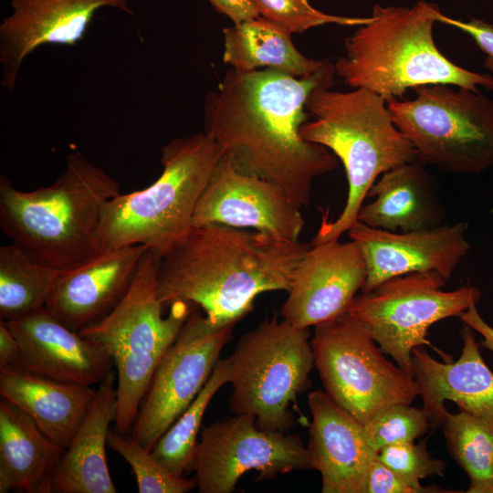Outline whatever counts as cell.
<instances>
[{"label":"cell","instance_id":"obj_29","mask_svg":"<svg viewBox=\"0 0 493 493\" xmlns=\"http://www.w3.org/2000/svg\"><path fill=\"white\" fill-rule=\"evenodd\" d=\"M229 378L227 357L218 361L200 393L152 450L155 458L175 475L184 476L192 468L204 414L217 391L229 383Z\"/></svg>","mask_w":493,"mask_h":493},{"label":"cell","instance_id":"obj_25","mask_svg":"<svg viewBox=\"0 0 493 493\" xmlns=\"http://www.w3.org/2000/svg\"><path fill=\"white\" fill-rule=\"evenodd\" d=\"M64 452L28 414L1 398L0 493H51L52 476Z\"/></svg>","mask_w":493,"mask_h":493},{"label":"cell","instance_id":"obj_12","mask_svg":"<svg viewBox=\"0 0 493 493\" xmlns=\"http://www.w3.org/2000/svg\"><path fill=\"white\" fill-rule=\"evenodd\" d=\"M234 326L215 325L194 308L157 365L130 433L146 450L152 452L200 393Z\"/></svg>","mask_w":493,"mask_h":493},{"label":"cell","instance_id":"obj_8","mask_svg":"<svg viewBox=\"0 0 493 493\" xmlns=\"http://www.w3.org/2000/svg\"><path fill=\"white\" fill-rule=\"evenodd\" d=\"M308 329L274 317L239 339L230 361V410L250 414L261 429L286 433L290 405L310 385L314 365Z\"/></svg>","mask_w":493,"mask_h":493},{"label":"cell","instance_id":"obj_36","mask_svg":"<svg viewBox=\"0 0 493 493\" xmlns=\"http://www.w3.org/2000/svg\"><path fill=\"white\" fill-rule=\"evenodd\" d=\"M5 367L26 368V365L16 337L6 323L0 320V368Z\"/></svg>","mask_w":493,"mask_h":493},{"label":"cell","instance_id":"obj_28","mask_svg":"<svg viewBox=\"0 0 493 493\" xmlns=\"http://www.w3.org/2000/svg\"><path fill=\"white\" fill-rule=\"evenodd\" d=\"M443 425L450 455L470 479L467 492L493 493V423L460 410Z\"/></svg>","mask_w":493,"mask_h":493},{"label":"cell","instance_id":"obj_38","mask_svg":"<svg viewBox=\"0 0 493 493\" xmlns=\"http://www.w3.org/2000/svg\"><path fill=\"white\" fill-rule=\"evenodd\" d=\"M458 318L464 324L468 325L474 331H477L483 337L480 345L488 349L493 353V327L488 324L481 317L477 311V304L470 305L467 309L458 315Z\"/></svg>","mask_w":493,"mask_h":493},{"label":"cell","instance_id":"obj_3","mask_svg":"<svg viewBox=\"0 0 493 493\" xmlns=\"http://www.w3.org/2000/svg\"><path fill=\"white\" fill-rule=\"evenodd\" d=\"M441 14L437 5L424 0L413 7L375 5L369 21L345 39L336 74L351 88L366 89L386 101L435 84L493 90L491 75L464 68L438 49L433 28Z\"/></svg>","mask_w":493,"mask_h":493},{"label":"cell","instance_id":"obj_19","mask_svg":"<svg viewBox=\"0 0 493 493\" xmlns=\"http://www.w3.org/2000/svg\"><path fill=\"white\" fill-rule=\"evenodd\" d=\"M147 249L134 245L96 252L67 270L46 309L77 331L99 321L128 292Z\"/></svg>","mask_w":493,"mask_h":493},{"label":"cell","instance_id":"obj_11","mask_svg":"<svg viewBox=\"0 0 493 493\" xmlns=\"http://www.w3.org/2000/svg\"><path fill=\"white\" fill-rule=\"evenodd\" d=\"M314 365L325 393L362 425L419 395L413 376L390 362L372 338L341 319L315 326Z\"/></svg>","mask_w":493,"mask_h":493},{"label":"cell","instance_id":"obj_37","mask_svg":"<svg viewBox=\"0 0 493 493\" xmlns=\"http://www.w3.org/2000/svg\"><path fill=\"white\" fill-rule=\"evenodd\" d=\"M220 13L229 17L234 24L259 17L252 0H208Z\"/></svg>","mask_w":493,"mask_h":493},{"label":"cell","instance_id":"obj_33","mask_svg":"<svg viewBox=\"0 0 493 493\" xmlns=\"http://www.w3.org/2000/svg\"><path fill=\"white\" fill-rule=\"evenodd\" d=\"M378 458L393 471L412 484L422 487L420 479L430 476H444L446 463L433 458L425 443L414 442L392 445L378 452Z\"/></svg>","mask_w":493,"mask_h":493},{"label":"cell","instance_id":"obj_9","mask_svg":"<svg viewBox=\"0 0 493 493\" xmlns=\"http://www.w3.org/2000/svg\"><path fill=\"white\" fill-rule=\"evenodd\" d=\"M413 100L393 99L388 109L424 164L458 173L493 165V100L478 91L435 84L414 89Z\"/></svg>","mask_w":493,"mask_h":493},{"label":"cell","instance_id":"obj_18","mask_svg":"<svg viewBox=\"0 0 493 493\" xmlns=\"http://www.w3.org/2000/svg\"><path fill=\"white\" fill-rule=\"evenodd\" d=\"M312 416L307 447L311 469L321 476L323 493H366L370 469L377 457L362 425L326 393L308 396Z\"/></svg>","mask_w":493,"mask_h":493},{"label":"cell","instance_id":"obj_30","mask_svg":"<svg viewBox=\"0 0 493 493\" xmlns=\"http://www.w3.org/2000/svg\"><path fill=\"white\" fill-rule=\"evenodd\" d=\"M108 446L130 465L140 493H186L197 488L194 478L178 476L165 467L132 435L109 431Z\"/></svg>","mask_w":493,"mask_h":493},{"label":"cell","instance_id":"obj_20","mask_svg":"<svg viewBox=\"0 0 493 493\" xmlns=\"http://www.w3.org/2000/svg\"><path fill=\"white\" fill-rule=\"evenodd\" d=\"M5 322L20 345L26 368L35 372L92 386L113 370V360L102 346L68 328L46 307Z\"/></svg>","mask_w":493,"mask_h":493},{"label":"cell","instance_id":"obj_14","mask_svg":"<svg viewBox=\"0 0 493 493\" xmlns=\"http://www.w3.org/2000/svg\"><path fill=\"white\" fill-rule=\"evenodd\" d=\"M300 209L277 184L244 173L225 157L216 164L193 216V226L221 224L299 241Z\"/></svg>","mask_w":493,"mask_h":493},{"label":"cell","instance_id":"obj_24","mask_svg":"<svg viewBox=\"0 0 493 493\" xmlns=\"http://www.w3.org/2000/svg\"><path fill=\"white\" fill-rule=\"evenodd\" d=\"M418 159L383 173L367 196L358 221L392 232H409L443 224L445 209L430 174Z\"/></svg>","mask_w":493,"mask_h":493},{"label":"cell","instance_id":"obj_15","mask_svg":"<svg viewBox=\"0 0 493 493\" xmlns=\"http://www.w3.org/2000/svg\"><path fill=\"white\" fill-rule=\"evenodd\" d=\"M366 277L363 255L353 241L311 245L294 270L280 315L300 329L338 320Z\"/></svg>","mask_w":493,"mask_h":493},{"label":"cell","instance_id":"obj_26","mask_svg":"<svg viewBox=\"0 0 493 493\" xmlns=\"http://www.w3.org/2000/svg\"><path fill=\"white\" fill-rule=\"evenodd\" d=\"M292 33L262 16L223 30V61L237 72L274 68L297 78L316 72L325 59L305 57L294 46Z\"/></svg>","mask_w":493,"mask_h":493},{"label":"cell","instance_id":"obj_31","mask_svg":"<svg viewBox=\"0 0 493 493\" xmlns=\"http://www.w3.org/2000/svg\"><path fill=\"white\" fill-rule=\"evenodd\" d=\"M429 426L430 420L423 409L393 404L376 414L363 429L369 445L378 453L388 446L414 442Z\"/></svg>","mask_w":493,"mask_h":493},{"label":"cell","instance_id":"obj_17","mask_svg":"<svg viewBox=\"0 0 493 493\" xmlns=\"http://www.w3.org/2000/svg\"><path fill=\"white\" fill-rule=\"evenodd\" d=\"M0 24L1 85L13 93L25 59L44 45L75 46L103 7L128 14L127 0H11Z\"/></svg>","mask_w":493,"mask_h":493},{"label":"cell","instance_id":"obj_21","mask_svg":"<svg viewBox=\"0 0 493 493\" xmlns=\"http://www.w3.org/2000/svg\"><path fill=\"white\" fill-rule=\"evenodd\" d=\"M461 335L463 349L456 362H438L419 348L412 351L422 409L434 425H443L449 413L446 401L493 423V372L481 356L474 330L464 324Z\"/></svg>","mask_w":493,"mask_h":493},{"label":"cell","instance_id":"obj_35","mask_svg":"<svg viewBox=\"0 0 493 493\" xmlns=\"http://www.w3.org/2000/svg\"><path fill=\"white\" fill-rule=\"evenodd\" d=\"M438 22L452 26L469 35L479 49L486 54L484 67L493 72V24L477 18L462 21L443 14L439 16Z\"/></svg>","mask_w":493,"mask_h":493},{"label":"cell","instance_id":"obj_22","mask_svg":"<svg viewBox=\"0 0 493 493\" xmlns=\"http://www.w3.org/2000/svg\"><path fill=\"white\" fill-rule=\"evenodd\" d=\"M117 373L111 370L96 393L51 480V493H115L107 463L109 427L117 415Z\"/></svg>","mask_w":493,"mask_h":493},{"label":"cell","instance_id":"obj_10","mask_svg":"<svg viewBox=\"0 0 493 493\" xmlns=\"http://www.w3.org/2000/svg\"><path fill=\"white\" fill-rule=\"evenodd\" d=\"M446 280L435 272L392 278L356 295L339 319L369 334L383 353L413 376V350L432 346L426 338L428 329L458 317L481 298L480 290L472 286L445 291Z\"/></svg>","mask_w":493,"mask_h":493},{"label":"cell","instance_id":"obj_23","mask_svg":"<svg viewBox=\"0 0 493 493\" xmlns=\"http://www.w3.org/2000/svg\"><path fill=\"white\" fill-rule=\"evenodd\" d=\"M1 396L28 414L56 444L68 446L96 393L91 386L56 380L26 368H0Z\"/></svg>","mask_w":493,"mask_h":493},{"label":"cell","instance_id":"obj_32","mask_svg":"<svg viewBox=\"0 0 493 493\" xmlns=\"http://www.w3.org/2000/svg\"><path fill=\"white\" fill-rule=\"evenodd\" d=\"M259 16L279 25L292 34H303L309 28L326 24L362 26L369 17H347L329 15L314 8L308 0H252Z\"/></svg>","mask_w":493,"mask_h":493},{"label":"cell","instance_id":"obj_2","mask_svg":"<svg viewBox=\"0 0 493 493\" xmlns=\"http://www.w3.org/2000/svg\"><path fill=\"white\" fill-rule=\"evenodd\" d=\"M310 246L247 228L192 226L159 258L157 293L164 306L187 301L214 324L235 325L253 309L258 295L288 291Z\"/></svg>","mask_w":493,"mask_h":493},{"label":"cell","instance_id":"obj_4","mask_svg":"<svg viewBox=\"0 0 493 493\" xmlns=\"http://www.w3.org/2000/svg\"><path fill=\"white\" fill-rule=\"evenodd\" d=\"M120 194L116 179L75 152L47 186L22 191L0 176V227L49 265L70 269L96 253L102 210Z\"/></svg>","mask_w":493,"mask_h":493},{"label":"cell","instance_id":"obj_34","mask_svg":"<svg viewBox=\"0 0 493 493\" xmlns=\"http://www.w3.org/2000/svg\"><path fill=\"white\" fill-rule=\"evenodd\" d=\"M456 492L430 486L418 487L393 471L377 457L373 460L367 482L366 493H446Z\"/></svg>","mask_w":493,"mask_h":493},{"label":"cell","instance_id":"obj_13","mask_svg":"<svg viewBox=\"0 0 493 493\" xmlns=\"http://www.w3.org/2000/svg\"><path fill=\"white\" fill-rule=\"evenodd\" d=\"M192 469L200 493H231L250 470L268 479L310 465L298 435L264 430L253 415L236 414L202 429Z\"/></svg>","mask_w":493,"mask_h":493},{"label":"cell","instance_id":"obj_1","mask_svg":"<svg viewBox=\"0 0 493 493\" xmlns=\"http://www.w3.org/2000/svg\"><path fill=\"white\" fill-rule=\"evenodd\" d=\"M335 75L329 59L303 78L267 68L230 69L205 98V131L236 169L278 185L299 208L308 207L313 182L338 161L325 146L304 140L300 128L308 121V97L330 89Z\"/></svg>","mask_w":493,"mask_h":493},{"label":"cell","instance_id":"obj_16","mask_svg":"<svg viewBox=\"0 0 493 493\" xmlns=\"http://www.w3.org/2000/svg\"><path fill=\"white\" fill-rule=\"evenodd\" d=\"M468 224L458 222L409 232H392L357 221L347 232L361 249L367 269L362 292L383 281L414 272H435L449 279L470 245Z\"/></svg>","mask_w":493,"mask_h":493},{"label":"cell","instance_id":"obj_27","mask_svg":"<svg viewBox=\"0 0 493 493\" xmlns=\"http://www.w3.org/2000/svg\"><path fill=\"white\" fill-rule=\"evenodd\" d=\"M67 270L49 265L18 243L1 246V320L19 319L44 308Z\"/></svg>","mask_w":493,"mask_h":493},{"label":"cell","instance_id":"obj_6","mask_svg":"<svg viewBox=\"0 0 493 493\" xmlns=\"http://www.w3.org/2000/svg\"><path fill=\"white\" fill-rule=\"evenodd\" d=\"M221 157L205 131L167 142L162 149L159 178L105 205L96 252L141 245L162 257L192 227L199 198Z\"/></svg>","mask_w":493,"mask_h":493},{"label":"cell","instance_id":"obj_7","mask_svg":"<svg viewBox=\"0 0 493 493\" xmlns=\"http://www.w3.org/2000/svg\"><path fill=\"white\" fill-rule=\"evenodd\" d=\"M159 258L147 249L122 299L99 321L79 330L113 360L118 405L114 430L123 435L131 432L157 365L195 307L176 300L163 316L157 293Z\"/></svg>","mask_w":493,"mask_h":493},{"label":"cell","instance_id":"obj_5","mask_svg":"<svg viewBox=\"0 0 493 493\" xmlns=\"http://www.w3.org/2000/svg\"><path fill=\"white\" fill-rule=\"evenodd\" d=\"M313 121L300 128L301 137L328 148L345 169L348 194L341 213L322 216L311 244L339 240L357 221L363 201L383 173L417 160L411 142L394 124L387 101L366 89L351 91L319 88L307 99Z\"/></svg>","mask_w":493,"mask_h":493}]
</instances>
